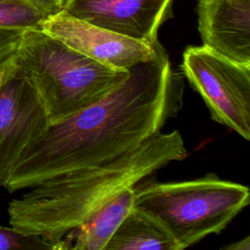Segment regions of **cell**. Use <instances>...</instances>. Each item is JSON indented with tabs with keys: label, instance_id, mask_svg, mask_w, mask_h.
<instances>
[{
	"label": "cell",
	"instance_id": "1",
	"mask_svg": "<svg viewBox=\"0 0 250 250\" xmlns=\"http://www.w3.org/2000/svg\"><path fill=\"white\" fill-rule=\"evenodd\" d=\"M185 81L159 46L153 60L100 101L48 127L24 148L4 188L14 192L105 162L161 132L183 106Z\"/></svg>",
	"mask_w": 250,
	"mask_h": 250
},
{
	"label": "cell",
	"instance_id": "2",
	"mask_svg": "<svg viewBox=\"0 0 250 250\" xmlns=\"http://www.w3.org/2000/svg\"><path fill=\"white\" fill-rule=\"evenodd\" d=\"M178 130L157 133L137 147L103 163L42 182L8 207L14 229L65 249L62 238L124 189L136 187L172 161L188 157Z\"/></svg>",
	"mask_w": 250,
	"mask_h": 250
},
{
	"label": "cell",
	"instance_id": "3",
	"mask_svg": "<svg viewBox=\"0 0 250 250\" xmlns=\"http://www.w3.org/2000/svg\"><path fill=\"white\" fill-rule=\"evenodd\" d=\"M11 64L13 75L35 90L49 125L100 101L130 73L104 65L40 28L22 31Z\"/></svg>",
	"mask_w": 250,
	"mask_h": 250
},
{
	"label": "cell",
	"instance_id": "4",
	"mask_svg": "<svg viewBox=\"0 0 250 250\" xmlns=\"http://www.w3.org/2000/svg\"><path fill=\"white\" fill-rule=\"evenodd\" d=\"M249 202L246 186L208 173L189 181L134 187L133 207L155 220L183 250L219 234Z\"/></svg>",
	"mask_w": 250,
	"mask_h": 250
},
{
	"label": "cell",
	"instance_id": "5",
	"mask_svg": "<svg viewBox=\"0 0 250 250\" xmlns=\"http://www.w3.org/2000/svg\"><path fill=\"white\" fill-rule=\"evenodd\" d=\"M181 69L203 99L211 118L249 141L250 65L201 45L186 48Z\"/></svg>",
	"mask_w": 250,
	"mask_h": 250
},
{
	"label": "cell",
	"instance_id": "6",
	"mask_svg": "<svg viewBox=\"0 0 250 250\" xmlns=\"http://www.w3.org/2000/svg\"><path fill=\"white\" fill-rule=\"evenodd\" d=\"M39 28L82 55L118 70L153 60L161 45L122 35L77 19L64 10L49 15Z\"/></svg>",
	"mask_w": 250,
	"mask_h": 250
},
{
	"label": "cell",
	"instance_id": "7",
	"mask_svg": "<svg viewBox=\"0 0 250 250\" xmlns=\"http://www.w3.org/2000/svg\"><path fill=\"white\" fill-rule=\"evenodd\" d=\"M48 119L35 90L11 74L0 87V187L21 154L47 127Z\"/></svg>",
	"mask_w": 250,
	"mask_h": 250
},
{
	"label": "cell",
	"instance_id": "8",
	"mask_svg": "<svg viewBox=\"0 0 250 250\" xmlns=\"http://www.w3.org/2000/svg\"><path fill=\"white\" fill-rule=\"evenodd\" d=\"M174 0H68L71 16L122 35L154 45L161 24L171 17Z\"/></svg>",
	"mask_w": 250,
	"mask_h": 250
},
{
	"label": "cell",
	"instance_id": "9",
	"mask_svg": "<svg viewBox=\"0 0 250 250\" xmlns=\"http://www.w3.org/2000/svg\"><path fill=\"white\" fill-rule=\"evenodd\" d=\"M196 11L202 45L250 65V0H198Z\"/></svg>",
	"mask_w": 250,
	"mask_h": 250
},
{
	"label": "cell",
	"instance_id": "10",
	"mask_svg": "<svg viewBox=\"0 0 250 250\" xmlns=\"http://www.w3.org/2000/svg\"><path fill=\"white\" fill-rule=\"evenodd\" d=\"M134 205V188L104 204L62 238L65 249L105 250V246Z\"/></svg>",
	"mask_w": 250,
	"mask_h": 250
},
{
	"label": "cell",
	"instance_id": "11",
	"mask_svg": "<svg viewBox=\"0 0 250 250\" xmlns=\"http://www.w3.org/2000/svg\"><path fill=\"white\" fill-rule=\"evenodd\" d=\"M105 250H179L170 234L151 217L133 207Z\"/></svg>",
	"mask_w": 250,
	"mask_h": 250
},
{
	"label": "cell",
	"instance_id": "12",
	"mask_svg": "<svg viewBox=\"0 0 250 250\" xmlns=\"http://www.w3.org/2000/svg\"><path fill=\"white\" fill-rule=\"evenodd\" d=\"M48 16L31 0H0V28H39Z\"/></svg>",
	"mask_w": 250,
	"mask_h": 250
},
{
	"label": "cell",
	"instance_id": "13",
	"mask_svg": "<svg viewBox=\"0 0 250 250\" xmlns=\"http://www.w3.org/2000/svg\"><path fill=\"white\" fill-rule=\"evenodd\" d=\"M57 250L56 245L36 234L20 231L13 227H0V250Z\"/></svg>",
	"mask_w": 250,
	"mask_h": 250
},
{
	"label": "cell",
	"instance_id": "14",
	"mask_svg": "<svg viewBox=\"0 0 250 250\" xmlns=\"http://www.w3.org/2000/svg\"><path fill=\"white\" fill-rule=\"evenodd\" d=\"M23 30L0 28V65L9 62L15 56Z\"/></svg>",
	"mask_w": 250,
	"mask_h": 250
},
{
	"label": "cell",
	"instance_id": "15",
	"mask_svg": "<svg viewBox=\"0 0 250 250\" xmlns=\"http://www.w3.org/2000/svg\"><path fill=\"white\" fill-rule=\"evenodd\" d=\"M38 8L46 12L48 15L57 13L62 10V0H31Z\"/></svg>",
	"mask_w": 250,
	"mask_h": 250
},
{
	"label": "cell",
	"instance_id": "16",
	"mask_svg": "<svg viewBox=\"0 0 250 250\" xmlns=\"http://www.w3.org/2000/svg\"><path fill=\"white\" fill-rule=\"evenodd\" d=\"M222 249L226 250H249L250 249V236L247 235L243 239H240L234 243L224 246Z\"/></svg>",
	"mask_w": 250,
	"mask_h": 250
},
{
	"label": "cell",
	"instance_id": "17",
	"mask_svg": "<svg viewBox=\"0 0 250 250\" xmlns=\"http://www.w3.org/2000/svg\"><path fill=\"white\" fill-rule=\"evenodd\" d=\"M11 74H13V72H12V65H11V60H10L6 63L0 65V87L3 81Z\"/></svg>",
	"mask_w": 250,
	"mask_h": 250
},
{
	"label": "cell",
	"instance_id": "18",
	"mask_svg": "<svg viewBox=\"0 0 250 250\" xmlns=\"http://www.w3.org/2000/svg\"><path fill=\"white\" fill-rule=\"evenodd\" d=\"M68 0H62V6L64 5V3H66Z\"/></svg>",
	"mask_w": 250,
	"mask_h": 250
},
{
	"label": "cell",
	"instance_id": "19",
	"mask_svg": "<svg viewBox=\"0 0 250 250\" xmlns=\"http://www.w3.org/2000/svg\"></svg>",
	"mask_w": 250,
	"mask_h": 250
}]
</instances>
